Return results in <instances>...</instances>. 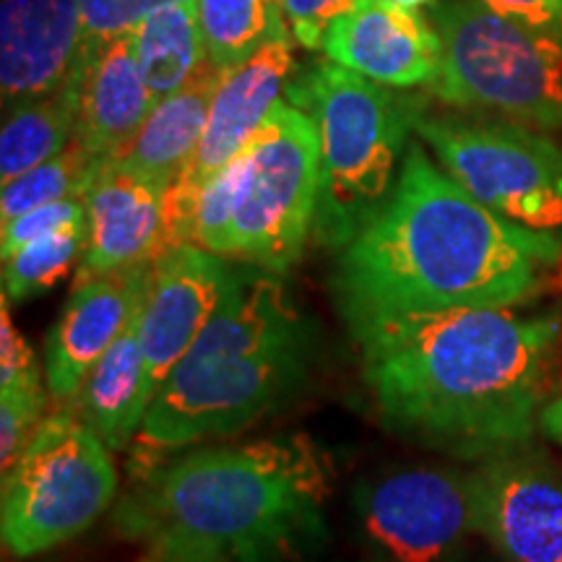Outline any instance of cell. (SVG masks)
I'll list each match as a JSON object with an SVG mask.
<instances>
[{"mask_svg":"<svg viewBox=\"0 0 562 562\" xmlns=\"http://www.w3.org/2000/svg\"><path fill=\"white\" fill-rule=\"evenodd\" d=\"M560 258V235L495 214L409 144L385 206L341 248L334 297L355 336L417 315L521 305Z\"/></svg>","mask_w":562,"mask_h":562,"instance_id":"1","label":"cell"},{"mask_svg":"<svg viewBox=\"0 0 562 562\" xmlns=\"http://www.w3.org/2000/svg\"><path fill=\"white\" fill-rule=\"evenodd\" d=\"M385 425L467 459L531 438L562 341L558 313L463 307L355 334Z\"/></svg>","mask_w":562,"mask_h":562,"instance_id":"2","label":"cell"},{"mask_svg":"<svg viewBox=\"0 0 562 562\" xmlns=\"http://www.w3.org/2000/svg\"><path fill=\"white\" fill-rule=\"evenodd\" d=\"M328 472L302 435L201 448L151 467L115 510L140 542L182 533L232 562H300L321 544Z\"/></svg>","mask_w":562,"mask_h":562,"instance_id":"3","label":"cell"},{"mask_svg":"<svg viewBox=\"0 0 562 562\" xmlns=\"http://www.w3.org/2000/svg\"><path fill=\"white\" fill-rule=\"evenodd\" d=\"M286 102L318 131L321 195L313 235L341 250L389 201L419 104L334 60L313 63L294 76Z\"/></svg>","mask_w":562,"mask_h":562,"instance_id":"4","label":"cell"},{"mask_svg":"<svg viewBox=\"0 0 562 562\" xmlns=\"http://www.w3.org/2000/svg\"><path fill=\"white\" fill-rule=\"evenodd\" d=\"M442 63L430 94L513 123L562 128V26L501 16L482 0H438Z\"/></svg>","mask_w":562,"mask_h":562,"instance_id":"5","label":"cell"},{"mask_svg":"<svg viewBox=\"0 0 562 562\" xmlns=\"http://www.w3.org/2000/svg\"><path fill=\"white\" fill-rule=\"evenodd\" d=\"M117 474L110 448L74 409L47 414L9 472L0 533L13 558L70 542L112 505Z\"/></svg>","mask_w":562,"mask_h":562,"instance_id":"6","label":"cell"},{"mask_svg":"<svg viewBox=\"0 0 562 562\" xmlns=\"http://www.w3.org/2000/svg\"><path fill=\"white\" fill-rule=\"evenodd\" d=\"M307 341L261 351H188L146 409L138 442L151 459L227 438L284 402L305 378Z\"/></svg>","mask_w":562,"mask_h":562,"instance_id":"7","label":"cell"},{"mask_svg":"<svg viewBox=\"0 0 562 562\" xmlns=\"http://www.w3.org/2000/svg\"><path fill=\"white\" fill-rule=\"evenodd\" d=\"M318 195V131L300 108L279 102L250 138V170L224 258L284 277L313 232Z\"/></svg>","mask_w":562,"mask_h":562,"instance_id":"8","label":"cell"},{"mask_svg":"<svg viewBox=\"0 0 562 562\" xmlns=\"http://www.w3.org/2000/svg\"><path fill=\"white\" fill-rule=\"evenodd\" d=\"M414 133L476 201L521 224L562 235V146L516 123L414 112Z\"/></svg>","mask_w":562,"mask_h":562,"instance_id":"9","label":"cell"},{"mask_svg":"<svg viewBox=\"0 0 562 562\" xmlns=\"http://www.w3.org/2000/svg\"><path fill=\"white\" fill-rule=\"evenodd\" d=\"M355 508L372 550L385 562H461L476 533L469 474L406 467L362 482Z\"/></svg>","mask_w":562,"mask_h":562,"instance_id":"10","label":"cell"},{"mask_svg":"<svg viewBox=\"0 0 562 562\" xmlns=\"http://www.w3.org/2000/svg\"><path fill=\"white\" fill-rule=\"evenodd\" d=\"M476 533L505 562H562V480L533 456L503 451L469 474Z\"/></svg>","mask_w":562,"mask_h":562,"instance_id":"11","label":"cell"},{"mask_svg":"<svg viewBox=\"0 0 562 562\" xmlns=\"http://www.w3.org/2000/svg\"><path fill=\"white\" fill-rule=\"evenodd\" d=\"M229 277V258L199 245H178L154 258L151 284L140 307L146 404L206 328Z\"/></svg>","mask_w":562,"mask_h":562,"instance_id":"12","label":"cell"},{"mask_svg":"<svg viewBox=\"0 0 562 562\" xmlns=\"http://www.w3.org/2000/svg\"><path fill=\"white\" fill-rule=\"evenodd\" d=\"M323 53L389 89H430L442 63L435 24L402 0H360L334 21Z\"/></svg>","mask_w":562,"mask_h":562,"instance_id":"13","label":"cell"},{"mask_svg":"<svg viewBox=\"0 0 562 562\" xmlns=\"http://www.w3.org/2000/svg\"><path fill=\"white\" fill-rule=\"evenodd\" d=\"M154 261L76 281L70 300L47 336L45 383L53 398L74 402L81 383L146 300Z\"/></svg>","mask_w":562,"mask_h":562,"instance_id":"14","label":"cell"},{"mask_svg":"<svg viewBox=\"0 0 562 562\" xmlns=\"http://www.w3.org/2000/svg\"><path fill=\"white\" fill-rule=\"evenodd\" d=\"M81 50V0H3L0 91L5 110L60 91L79 70Z\"/></svg>","mask_w":562,"mask_h":562,"instance_id":"15","label":"cell"},{"mask_svg":"<svg viewBox=\"0 0 562 562\" xmlns=\"http://www.w3.org/2000/svg\"><path fill=\"white\" fill-rule=\"evenodd\" d=\"M167 186L104 159L83 193L87 248L76 281L154 261L165 245ZM74 281V284H76Z\"/></svg>","mask_w":562,"mask_h":562,"instance_id":"16","label":"cell"},{"mask_svg":"<svg viewBox=\"0 0 562 562\" xmlns=\"http://www.w3.org/2000/svg\"><path fill=\"white\" fill-rule=\"evenodd\" d=\"M133 37L123 34L81 55L76 140L94 159H112L136 136L154 108Z\"/></svg>","mask_w":562,"mask_h":562,"instance_id":"17","label":"cell"},{"mask_svg":"<svg viewBox=\"0 0 562 562\" xmlns=\"http://www.w3.org/2000/svg\"><path fill=\"white\" fill-rule=\"evenodd\" d=\"M220 79L222 68L209 60L186 87L154 104L136 136L108 161L170 188L199 149Z\"/></svg>","mask_w":562,"mask_h":562,"instance_id":"18","label":"cell"},{"mask_svg":"<svg viewBox=\"0 0 562 562\" xmlns=\"http://www.w3.org/2000/svg\"><path fill=\"white\" fill-rule=\"evenodd\" d=\"M140 307L102 360L91 368L70 402V409L100 435L110 451H123L128 446L149 409L144 396L146 362L140 349Z\"/></svg>","mask_w":562,"mask_h":562,"instance_id":"19","label":"cell"},{"mask_svg":"<svg viewBox=\"0 0 562 562\" xmlns=\"http://www.w3.org/2000/svg\"><path fill=\"white\" fill-rule=\"evenodd\" d=\"M131 37L154 102L186 87L209 63L195 0L170 3L149 13Z\"/></svg>","mask_w":562,"mask_h":562,"instance_id":"20","label":"cell"},{"mask_svg":"<svg viewBox=\"0 0 562 562\" xmlns=\"http://www.w3.org/2000/svg\"><path fill=\"white\" fill-rule=\"evenodd\" d=\"M76 121H79V70L55 94L5 110L3 131H0V180L9 182L66 151L76 138Z\"/></svg>","mask_w":562,"mask_h":562,"instance_id":"21","label":"cell"},{"mask_svg":"<svg viewBox=\"0 0 562 562\" xmlns=\"http://www.w3.org/2000/svg\"><path fill=\"white\" fill-rule=\"evenodd\" d=\"M209 60L229 70L284 32L279 0H195Z\"/></svg>","mask_w":562,"mask_h":562,"instance_id":"22","label":"cell"},{"mask_svg":"<svg viewBox=\"0 0 562 562\" xmlns=\"http://www.w3.org/2000/svg\"><path fill=\"white\" fill-rule=\"evenodd\" d=\"M100 165L102 161L91 157L79 140L74 138V144L66 151H60L58 157L42 161L34 170L3 182L0 220L9 222L13 216L47 206V203L83 195L91 180H94L97 170H100Z\"/></svg>","mask_w":562,"mask_h":562,"instance_id":"23","label":"cell"},{"mask_svg":"<svg viewBox=\"0 0 562 562\" xmlns=\"http://www.w3.org/2000/svg\"><path fill=\"white\" fill-rule=\"evenodd\" d=\"M83 248H87V224L26 243L24 248L3 258V297L9 302H24L50 290L55 281L81 263Z\"/></svg>","mask_w":562,"mask_h":562,"instance_id":"24","label":"cell"},{"mask_svg":"<svg viewBox=\"0 0 562 562\" xmlns=\"http://www.w3.org/2000/svg\"><path fill=\"white\" fill-rule=\"evenodd\" d=\"M250 170V140L248 146L227 161L220 172L203 182L193 206V245L224 256L227 237L235 222L237 203Z\"/></svg>","mask_w":562,"mask_h":562,"instance_id":"25","label":"cell"},{"mask_svg":"<svg viewBox=\"0 0 562 562\" xmlns=\"http://www.w3.org/2000/svg\"><path fill=\"white\" fill-rule=\"evenodd\" d=\"M47 385L0 393V463L9 472L47 417Z\"/></svg>","mask_w":562,"mask_h":562,"instance_id":"26","label":"cell"},{"mask_svg":"<svg viewBox=\"0 0 562 562\" xmlns=\"http://www.w3.org/2000/svg\"><path fill=\"white\" fill-rule=\"evenodd\" d=\"M186 0H81L83 50L87 55L104 42L131 34L149 13Z\"/></svg>","mask_w":562,"mask_h":562,"instance_id":"27","label":"cell"},{"mask_svg":"<svg viewBox=\"0 0 562 562\" xmlns=\"http://www.w3.org/2000/svg\"><path fill=\"white\" fill-rule=\"evenodd\" d=\"M81 224H87V203H83V195L47 203V206L32 209L26 214H19L13 220L3 222V229H0V252H3V258H9L11 252L24 248L26 243L40 240V237H47L53 232L68 227H81Z\"/></svg>","mask_w":562,"mask_h":562,"instance_id":"28","label":"cell"},{"mask_svg":"<svg viewBox=\"0 0 562 562\" xmlns=\"http://www.w3.org/2000/svg\"><path fill=\"white\" fill-rule=\"evenodd\" d=\"M47 385L37 357L9 313V300L0 302V393Z\"/></svg>","mask_w":562,"mask_h":562,"instance_id":"29","label":"cell"},{"mask_svg":"<svg viewBox=\"0 0 562 562\" xmlns=\"http://www.w3.org/2000/svg\"><path fill=\"white\" fill-rule=\"evenodd\" d=\"M290 21L294 42L305 50H323L326 34L336 19L355 9L360 0H279Z\"/></svg>","mask_w":562,"mask_h":562,"instance_id":"30","label":"cell"},{"mask_svg":"<svg viewBox=\"0 0 562 562\" xmlns=\"http://www.w3.org/2000/svg\"><path fill=\"white\" fill-rule=\"evenodd\" d=\"M144 562H232L227 554L199 539L182 537V533H165L151 539Z\"/></svg>","mask_w":562,"mask_h":562,"instance_id":"31","label":"cell"},{"mask_svg":"<svg viewBox=\"0 0 562 562\" xmlns=\"http://www.w3.org/2000/svg\"><path fill=\"white\" fill-rule=\"evenodd\" d=\"M501 16L537 26H562V0H482Z\"/></svg>","mask_w":562,"mask_h":562,"instance_id":"32","label":"cell"},{"mask_svg":"<svg viewBox=\"0 0 562 562\" xmlns=\"http://www.w3.org/2000/svg\"><path fill=\"white\" fill-rule=\"evenodd\" d=\"M539 422H542L544 432L550 435L552 440L562 442V396L544 406L542 414H539Z\"/></svg>","mask_w":562,"mask_h":562,"instance_id":"33","label":"cell"},{"mask_svg":"<svg viewBox=\"0 0 562 562\" xmlns=\"http://www.w3.org/2000/svg\"><path fill=\"white\" fill-rule=\"evenodd\" d=\"M406 5H422V3H430V0H402Z\"/></svg>","mask_w":562,"mask_h":562,"instance_id":"34","label":"cell"}]
</instances>
